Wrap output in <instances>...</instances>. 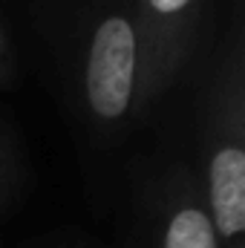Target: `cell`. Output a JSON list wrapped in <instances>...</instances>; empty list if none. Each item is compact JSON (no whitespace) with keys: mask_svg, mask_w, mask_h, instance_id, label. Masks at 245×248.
I'll use <instances>...</instances> for the list:
<instances>
[{"mask_svg":"<svg viewBox=\"0 0 245 248\" xmlns=\"http://www.w3.org/2000/svg\"><path fill=\"white\" fill-rule=\"evenodd\" d=\"M72 32V72L87 119L104 133L150 110L147 55L133 0H84Z\"/></svg>","mask_w":245,"mask_h":248,"instance_id":"cell-1","label":"cell"},{"mask_svg":"<svg viewBox=\"0 0 245 248\" xmlns=\"http://www.w3.org/2000/svg\"><path fill=\"white\" fill-rule=\"evenodd\" d=\"M245 55L240 29L202 104L199 185L222 248H245Z\"/></svg>","mask_w":245,"mask_h":248,"instance_id":"cell-2","label":"cell"},{"mask_svg":"<svg viewBox=\"0 0 245 248\" xmlns=\"http://www.w3.org/2000/svg\"><path fill=\"white\" fill-rule=\"evenodd\" d=\"M211 0H133L144 41L150 107L182 78L202 38Z\"/></svg>","mask_w":245,"mask_h":248,"instance_id":"cell-3","label":"cell"},{"mask_svg":"<svg viewBox=\"0 0 245 248\" xmlns=\"http://www.w3.org/2000/svg\"><path fill=\"white\" fill-rule=\"evenodd\" d=\"M150 248H222L199 176L187 162L170 165L159 182L150 222Z\"/></svg>","mask_w":245,"mask_h":248,"instance_id":"cell-4","label":"cell"},{"mask_svg":"<svg viewBox=\"0 0 245 248\" xmlns=\"http://www.w3.org/2000/svg\"><path fill=\"white\" fill-rule=\"evenodd\" d=\"M20 173H23V156H20L17 133H15L12 124L0 116V211L15 196Z\"/></svg>","mask_w":245,"mask_h":248,"instance_id":"cell-5","label":"cell"},{"mask_svg":"<svg viewBox=\"0 0 245 248\" xmlns=\"http://www.w3.org/2000/svg\"><path fill=\"white\" fill-rule=\"evenodd\" d=\"M15 81H17V49L9 23L0 12V87H12Z\"/></svg>","mask_w":245,"mask_h":248,"instance_id":"cell-6","label":"cell"}]
</instances>
